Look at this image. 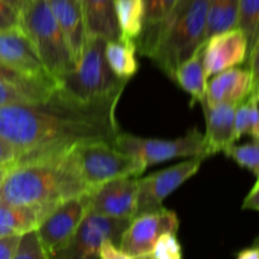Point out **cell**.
Returning <instances> with one entry per match:
<instances>
[{"label": "cell", "instance_id": "24", "mask_svg": "<svg viewBox=\"0 0 259 259\" xmlns=\"http://www.w3.org/2000/svg\"><path fill=\"white\" fill-rule=\"evenodd\" d=\"M259 0H238L237 27L244 33L248 51L258 42Z\"/></svg>", "mask_w": 259, "mask_h": 259}, {"label": "cell", "instance_id": "34", "mask_svg": "<svg viewBox=\"0 0 259 259\" xmlns=\"http://www.w3.org/2000/svg\"><path fill=\"white\" fill-rule=\"evenodd\" d=\"M100 259H139L128 254L111 240H105L100 248Z\"/></svg>", "mask_w": 259, "mask_h": 259}, {"label": "cell", "instance_id": "11", "mask_svg": "<svg viewBox=\"0 0 259 259\" xmlns=\"http://www.w3.org/2000/svg\"><path fill=\"white\" fill-rule=\"evenodd\" d=\"M88 212L89 192H86L58 204L43 219L35 233L50 257L67 244Z\"/></svg>", "mask_w": 259, "mask_h": 259}, {"label": "cell", "instance_id": "9", "mask_svg": "<svg viewBox=\"0 0 259 259\" xmlns=\"http://www.w3.org/2000/svg\"><path fill=\"white\" fill-rule=\"evenodd\" d=\"M180 220L176 212L161 207L131 219L121 235L119 248L139 259H148L157 239L164 233H176Z\"/></svg>", "mask_w": 259, "mask_h": 259}, {"label": "cell", "instance_id": "35", "mask_svg": "<svg viewBox=\"0 0 259 259\" xmlns=\"http://www.w3.org/2000/svg\"><path fill=\"white\" fill-rule=\"evenodd\" d=\"M20 237L0 238V259H12Z\"/></svg>", "mask_w": 259, "mask_h": 259}, {"label": "cell", "instance_id": "38", "mask_svg": "<svg viewBox=\"0 0 259 259\" xmlns=\"http://www.w3.org/2000/svg\"><path fill=\"white\" fill-rule=\"evenodd\" d=\"M237 259H259L258 245L254 244L253 247L245 248L238 253Z\"/></svg>", "mask_w": 259, "mask_h": 259}, {"label": "cell", "instance_id": "8", "mask_svg": "<svg viewBox=\"0 0 259 259\" xmlns=\"http://www.w3.org/2000/svg\"><path fill=\"white\" fill-rule=\"evenodd\" d=\"M131 219L109 218L88 212L67 244L51 259H100V248L105 240L119 245Z\"/></svg>", "mask_w": 259, "mask_h": 259}, {"label": "cell", "instance_id": "6", "mask_svg": "<svg viewBox=\"0 0 259 259\" xmlns=\"http://www.w3.org/2000/svg\"><path fill=\"white\" fill-rule=\"evenodd\" d=\"M76 156L81 176L90 192L113 180L138 177L147 169L138 159L119 151L106 141L78 144Z\"/></svg>", "mask_w": 259, "mask_h": 259}, {"label": "cell", "instance_id": "31", "mask_svg": "<svg viewBox=\"0 0 259 259\" xmlns=\"http://www.w3.org/2000/svg\"><path fill=\"white\" fill-rule=\"evenodd\" d=\"M249 104L245 99V100L238 103L235 106L234 132H233L234 142L239 141L244 136H249Z\"/></svg>", "mask_w": 259, "mask_h": 259}, {"label": "cell", "instance_id": "27", "mask_svg": "<svg viewBox=\"0 0 259 259\" xmlns=\"http://www.w3.org/2000/svg\"><path fill=\"white\" fill-rule=\"evenodd\" d=\"M50 95L0 81V106L15 103H38L48 99Z\"/></svg>", "mask_w": 259, "mask_h": 259}, {"label": "cell", "instance_id": "4", "mask_svg": "<svg viewBox=\"0 0 259 259\" xmlns=\"http://www.w3.org/2000/svg\"><path fill=\"white\" fill-rule=\"evenodd\" d=\"M105 38L88 35L75 68L57 80L58 90L82 104L118 103L128 82L111 72L105 60Z\"/></svg>", "mask_w": 259, "mask_h": 259}, {"label": "cell", "instance_id": "33", "mask_svg": "<svg viewBox=\"0 0 259 259\" xmlns=\"http://www.w3.org/2000/svg\"><path fill=\"white\" fill-rule=\"evenodd\" d=\"M19 27V14L18 10L0 0V30L12 29Z\"/></svg>", "mask_w": 259, "mask_h": 259}, {"label": "cell", "instance_id": "10", "mask_svg": "<svg viewBox=\"0 0 259 259\" xmlns=\"http://www.w3.org/2000/svg\"><path fill=\"white\" fill-rule=\"evenodd\" d=\"M205 159L192 157L184 162L138 179L136 215L161 209L163 200L199 172Z\"/></svg>", "mask_w": 259, "mask_h": 259}, {"label": "cell", "instance_id": "29", "mask_svg": "<svg viewBox=\"0 0 259 259\" xmlns=\"http://www.w3.org/2000/svg\"><path fill=\"white\" fill-rule=\"evenodd\" d=\"M148 259H184L176 233H164L157 239Z\"/></svg>", "mask_w": 259, "mask_h": 259}, {"label": "cell", "instance_id": "39", "mask_svg": "<svg viewBox=\"0 0 259 259\" xmlns=\"http://www.w3.org/2000/svg\"><path fill=\"white\" fill-rule=\"evenodd\" d=\"M15 161V159H14ZM14 161H10V162H7V163H3L0 164V182L4 180L5 175L8 174V171H9L10 168H12V166L14 164Z\"/></svg>", "mask_w": 259, "mask_h": 259}, {"label": "cell", "instance_id": "1", "mask_svg": "<svg viewBox=\"0 0 259 259\" xmlns=\"http://www.w3.org/2000/svg\"><path fill=\"white\" fill-rule=\"evenodd\" d=\"M116 105L78 103L56 88L43 101L0 106V138L18 152V157L51 153L94 141L113 144L120 132Z\"/></svg>", "mask_w": 259, "mask_h": 259}, {"label": "cell", "instance_id": "18", "mask_svg": "<svg viewBox=\"0 0 259 259\" xmlns=\"http://www.w3.org/2000/svg\"><path fill=\"white\" fill-rule=\"evenodd\" d=\"M57 205L0 204V238L22 237L25 233L33 232Z\"/></svg>", "mask_w": 259, "mask_h": 259}, {"label": "cell", "instance_id": "19", "mask_svg": "<svg viewBox=\"0 0 259 259\" xmlns=\"http://www.w3.org/2000/svg\"><path fill=\"white\" fill-rule=\"evenodd\" d=\"M80 3L88 35H99L105 39L119 37L114 14V0H80Z\"/></svg>", "mask_w": 259, "mask_h": 259}, {"label": "cell", "instance_id": "30", "mask_svg": "<svg viewBox=\"0 0 259 259\" xmlns=\"http://www.w3.org/2000/svg\"><path fill=\"white\" fill-rule=\"evenodd\" d=\"M179 2L180 0H144V10H146L144 25H154L161 23L179 4Z\"/></svg>", "mask_w": 259, "mask_h": 259}, {"label": "cell", "instance_id": "5", "mask_svg": "<svg viewBox=\"0 0 259 259\" xmlns=\"http://www.w3.org/2000/svg\"><path fill=\"white\" fill-rule=\"evenodd\" d=\"M18 14L20 29L29 38L47 72L57 82L75 68L76 62L47 0H23Z\"/></svg>", "mask_w": 259, "mask_h": 259}, {"label": "cell", "instance_id": "25", "mask_svg": "<svg viewBox=\"0 0 259 259\" xmlns=\"http://www.w3.org/2000/svg\"><path fill=\"white\" fill-rule=\"evenodd\" d=\"M0 81L45 94H52L57 88V82L53 78L30 77V76L23 75L3 63H0Z\"/></svg>", "mask_w": 259, "mask_h": 259}, {"label": "cell", "instance_id": "28", "mask_svg": "<svg viewBox=\"0 0 259 259\" xmlns=\"http://www.w3.org/2000/svg\"><path fill=\"white\" fill-rule=\"evenodd\" d=\"M12 259H51L37 237L35 230L20 237Z\"/></svg>", "mask_w": 259, "mask_h": 259}, {"label": "cell", "instance_id": "3", "mask_svg": "<svg viewBox=\"0 0 259 259\" xmlns=\"http://www.w3.org/2000/svg\"><path fill=\"white\" fill-rule=\"evenodd\" d=\"M207 8L209 0H180L161 23L144 25L137 50L174 80L180 63L205 42Z\"/></svg>", "mask_w": 259, "mask_h": 259}, {"label": "cell", "instance_id": "32", "mask_svg": "<svg viewBox=\"0 0 259 259\" xmlns=\"http://www.w3.org/2000/svg\"><path fill=\"white\" fill-rule=\"evenodd\" d=\"M249 104V137H252L253 141H259V115H258V90L250 93L247 98Z\"/></svg>", "mask_w": 259, "mask_h": 259}, {"label": "cell", "instance_id": "21", "mask_svg": "<svg viewBox=\"0 0 259 259\" xmlns=\"http://www.w3.org/2000/svg\"><path fill=\"white\" fill-rule=\"evenodd\" d=\"M137 43L124 38L108 39L105 45V60L111 72L121 81L128 82L138 71L136 57Z\"/></svg>", "mask_w": 259, "mask_h": 259}, {"label": "cell", "instance_id": "14", "mask_svg": "<svg viewBox=\"0 0 259 259\" xmlns=\"http://www.w3.org/2000/svg\"><path fill=\"white\" fill-rule=\"evenodd\" d=\"M0 63L37 78H52L20 27L0 30Z\"/></svg>", "mask_w": 259, "mask_h": 259}, {"label": "cell", "instance_id": "13", "mask_svg": "<svg viewBox=\"0 0 259 259\" xmlns=\"http://www.w3.org/2000/svg\"><path fill=\"white\" fill-rule=\"evenodd\" d=\"M247 55L248 40L238 27L212 34L202 45L205 77L207 80L222 71L240 65Z\"/></svg>", "mask_w": 259, "mask_h": 259}, {"label": "cell", "instance_id": "17", "mask_svg": "<svg viewBox=\"0 0 259 259\" xmlns=\"http://www.w3.org/2000/svg\"><path fill=\"white\" fill-rule=\"evenodd\" d=\"M206 120V133L204 134L205 156H215L225 152L234 142V113L237 104H219L210 106L201 103Z\"/></svg>", "mask_w": 259, "mask_h": 259}, {"label": "cell", "instance_id": "15", "mask_svg": "<svg viewBox=\"0 0 259 259\" xmlns=\"http://www.w3.org/2000/svg\"><path fill=\"white\" fill-rule=\"evenodd\" d=\"M249 68L232 67L217 73L206 82L205 103L214 106L219 104H238L245 100L250 93L258 90Z\"/></svg>", "mask_w": 259, "mask_h": 259}, {"label": "cell", "instance_id": "36", "mask_svg": "<svg viewBox=\"0 0 259 259\" xmlns=\"http://www.w3.org/2000/svg\"><path fill=\"white\" fill-rule=\"evenodd\" d=\"M242 209L253 210V211H258L259 210V181L258 180H255L253 187L249 190L247 196H245L244 201H243V205H242Z\"/></svg>", "mask_w": 259, "mask_h": 259}, {"label": "cell", "instance_id": "37", "mask_svg": "<svg viewBox=\"0 0 259 259\" xmlns=\"http://www.w3.org/2000/svg\"><path fill=\"white\" fill-rule=\"evenodd\" d=\"M15 158H18V152L0 138V164L14 161Z\"/></svg>", "mask_w": 259, "mask_h": 259}, {"label": "cell", "instance_id": "40", "mask_svg": "<svg viewBox=\"0 0 259 259\" xmlns=\"http://www.w3.org/2000/svg\"><path fill=\"white\" fill-rule=\"evenodd\" d=\"M3 2H5L7 4H9L10 7L14 8L15 10H18L20 8V5H22L23 0H3Z\"/></svg>", "mask_w": 259, "mask_h": 259}, {"label": "cell", "instance_id": "22", "mask_svg": "<svg viewBox=\"0 0 259 259\" xmlns=\"http://www.w3.org/2000/svg\"><path fill=\"white\" fill-rule=\"evenodd\" d=\"M119 37L137 42L146 23L144 0H114Z\"/></svg>", "mask_w": 259, "mask_h": 259}, {"label": "cell", "instance_id": "26", "mask_svg": "<svg viewBox=\"0 0 259 259\" xmlns=\"http://www.w3.org/2000/svg\"><path fill=\"white\" fill-rule=\"evenodd\" d=\"M242 168L248 169L254 176L259 174V146L258 141L247 142L244 144H234L228 147L224 152Z\"/></svg>", "mask_w": 259, "mask_h": 259}, {"label": "cell", "instance_id": "7", "mask_svg": "<svg viewBox=\"0 0 259 259\" xmlns=\"http://www.w3.org/2000/svg\"><path fill=\"white\" fill-rule=\"evenodd\" d=\"M113 146L119 151L133 156L142 162L146 168L175 158L201 157L206 159L204 134L196 128L190 129L184 136L175 139L143 138L119 132Z\"/></svg>", "mask_w": 259, "mask_h": 259}, {"label": "cell", "instance_id": "12", "mask_svg": "<svg viewBox=\"0 0 259 259\" xmlns=\"http://www.w3.org/2000/svg\"><path fill=\"white\" fill-rule=\"evenodd\" d=\"M137 177L109 181L89 192V212L101 217L133 219L137 211Z\"/></svg>", "mask_w": 259, "mask_h": 259}, {"label": "cell", "instance_id": "20", "mask_svg": "<svg viewBox=\"0 0 259 259\" xmlns=\"http://www.w3.org/2000/svg\"><path fill=\"white\" fill-rule=\"evenodd\" d=\"M204 45V43H202ZM174 80L180 88L191 96V105L205 100L206 94V77L202 67V46H200L194 55L179 65L174 73Z\"/></svg>", "mask_w": 259, "mask_h": 259}, {"label": "cell", "instance_id": "16", "mask_svg": "<svg viewBox=\"0 0 259 259\" xmlns=\"http://www.w3.org/2000/svg\"><path fill=\"white\" fill-rule=\"evenodd\" d=\"M47 3L77 65L88 39L85 17L80 0H47Z\"/></svg>", "mask_w": 259, "mask_h": 259}, {"label": "cell", "instance_id": "23", "mask_svg": "<svg viewBox=\"0 0 259 259\" xmlns=\"http://www.w3.org/2000/svg\"><path fill=\"white\" fill-rule=\"evenodd\" d=\"M238 0H209L205 39L237 27Z\"/></svg>", "mask_w": 259, "mask_h": 259}, {"label": "cell", "instance_id": "2", "mask_svg": "<svg viewBox=\"0 0 259 259\" xmlns=\"http://www.w3.org/2000/svg\"><path fill=\"white\" fill-rule=\"evenodd\" d=\"M76 146L62 151L18 157L0 182V204H60L86 194Z\"/></svg>", "mask_w": 259, "mask_h": 259}]
</instances>
